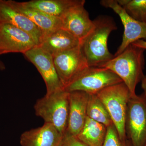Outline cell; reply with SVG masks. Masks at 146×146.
<instances>
[{
  "label": "cell",
  "instance_id": "obj_1",
  "mask_svg": "<svg viewBox=\"0 0 146 146\" xmlns=\"http://www.w3.org/2000/svg\"><path fill=\"white\" fill-rule=\"evenodd\" d=\"M94 21V28L80 46L89 67H100L114 57L108 50V41L110 35L117 28L108 16H100Z\"/></svg>",
  "mask_w": 146,
  "mask_h": 146
},
{
  "label": "cell",
  "instance_id": "obj_2",
  "mask_svg": "<svg viewBox=\"0 0 146 146\" xmlns=\"http://www.w3.org/2000/svg\"><path fill=\"white\" fill-rule=\"evenodd\" d=\"M145 50L131 44L100 67L107 68L119 76L128 88L131 96L136 95V86L145 76Z\"/></svg>",
  "mask_w": 146,
  "mask_h": 146
},
{
  "label": "cell",
  "instance_id": "obj_3",
  "mask_svg": "<svg viewBox=\"0 0 146 146\" xmlns=\"http://www.w3.org/2000/svg\"><path fill=\"white\" fill-rule=\"evenodd\" d=\"M69 93L64 89L46 94L36 101L34 110L36 116L45 123L51 124L64 135L68 127Z\"/></svg>",
  "mask_w": 146,
  "mask_h": 146
},
{
  "label": "cell",
  "instance_id": "obj_4",
  "mask_svg": "<svg viewBox=\"0 0 146 146\" xmlns=\"http://www.w3.org/2000/svg\"><path fill=\"white\" fill-rule=\"evenodd\" d=\"M96 95L107 110L121 141L126 142V117L131 96L128 88L123 82L108 87Z\"/></svg>",
  "mask_w": 146,
  "mask_h": 146
},
{
  "label": "cell",
  "instance_id": "obj_5",
  "mask_svg": "<svg viewBox=\"0 0 146 146\" xmlns=\"http://www.w3.org/2000/svg\"><path fill=\"white\" fill-rule=\"evenodd\" d=\"M123 82L116 74L107 68L89 67L64 88L68 92L81 91L89 94L97 93L110 86Z\"/></svg>",
  "mask_w": 146,
  "mask_h": 146
},
{
  "label": "cell",
  "instance_id": "obj_6",
  "mask_svg": "<svg viewBox=\"0 0 146 146\" xmlns=\"http://www.w3.org/2000/svg\"><path fill=\"white\" fill-rule=\"evenodd\" d=\"M126 133L132 146L146 143V98L145 95L131 96L129 101L125 121Z\"/></svg>",
  "mask_w": 146,
  "mask_h": 146
},
{
  "label": "cell",
  "instance_id": "obj_7",
  "mask_svg": "<svg viewBox=\"0 0 146 146\" xmlns=\"http://www.w3.org/2000/svg\"><path fill=\"white\" fill-rule=\"evenodd\" d=\"M52 57L64 89L89 67L80 46L59 53Z\"/></svg>",
  "mask_w": 146,
  "mask_h": 146
},
{
  "label": "cell",
  "instance_id": "obj_8",
  "mask_svg": "<svg viewBox=\"0 0 146 146\" xmlns=\"http://www.w3.org/2000/svg\"><path fill=\"white\" fill-rule=\"evenodd\" d=\"M100 4L106 8L112 9L119 16L124 27L121 43L114 56L123 52L129 45L140 39L146 40V24L131 18L117 0H102Z\"/></svg>",
  "mask_w": 146,
  "mask_h": 146
},
{
  "label": "cell",
  "instance_id": "obj_9",
  "mask_svg": "<svg viewBox=\"0 0 146 146\" xmlns=\"http://www.w3.org/2000/svg\"><path fill=\"white\" fill-rule=\"evenodd\" d=\"M23 54L34 65L42 76L46 87V94L64 89L58 75L51 55L37 46Z\"/></svg>",
  "mask_w": 146,
  "mask_h": 146
},
{
  "label": "cell",
  "instance_id": "obj_10",
  "mask_svg": "<svg viewBox=\"0 0 146 146\" xmlns=\"http://www.w3.org/2000/svg\"><path fill=\"white\" fill-rule=\"evenodd\" d=\"M35 46L27 33L10 24L0 23V55L9 53L24 54Z\"/></svg>",
  "mask_w": 146,
  "mask_h": 146
},
{
  "label": "cell",
  "instance_id": "obj_11",
  "mask_svg": "<svg viewBox=\"0 0 146 146\" xmlns=\"http://www.w3.org/2000/svg\"><path fill=\"white\" fill-rule=\"evenodd\" d=\"M85 1L71 7L61 17L62 29L66 30L80 41L91 33L95 26L84 7Z\"/></svg>",
  "mask_w": 146,
  "mask_h": 146
},
{
  "label": "cell",
  "instance_id": "obj_12",
  "mask_svg": "<svg viewBox=\"0 0 146 146\" xmlns=\"http://www.w3.org/2000/svg\"><path fill=\"white\" fill-rule=\"evenodd\" d=\"M0 23L10 24L31 36L36 46L42 43L44 34L41 29L26 16L13 8L8 1L0 0Z\"/></svg>",
  "mask_w": 146,
  "mask_h": 146
},
{
  "label": "cell",
  "instance_id": "obj_13",
  "mask_svg": "<svg viewBox=\"0 0 146 146\" xmlns=\"http://www.w3.org/2000/svg\"><path fill=\"white\" fill-rule=\"evenodd\" d=\"M69 112L66 133L77 136L83 128L87 118L89 94L81 91L69 92Z\"/></svg>",
  "mask_w": 146,
  "mask_h": 146
},
{
  "label": "cell",
  "instance_id": "obj_14",
  "mask_svg": "<svg viewBox=\"0 0 146 146\" xmlns=\"http://www.w3.org/2000/svg\"><path fill=\"white\" fill-rule=\"evenodd\" d=\"M64 135L51 124L27 131L20 138L22 146H60Z\"/></svg>",
  "mask_w": 146,
  "mask_h": 146
},
{
  "label": "cell",
  "instance_id": "obj_15",
  "mask_svg": "<svg viewBox=\"0 0 146 146\" xmlns=\"http://www.w3.org/2000/svg\"><path fill=\"white\" fill-rule=\"evenodd\" d=\"M7 1L13 8L26 16L38 27L43 32L44 37L58 29L62 28V21L60 18L29 8L24 5L23 2L12 0Z\"/></svg>",
  "mask_w": 146,
  "mask_h": 146
},
{
  "label": "cell",
  "instance_id": "obj_16",
  "mask_svg": "<svg viewBox=\"0 0 146 146\" xmlns=\"http://www.w3.org/2000/svg\"><path fill=\"white\" fill-rule=\"evenodd\" d=\"M80 42L66 30L61 28L44 36L39 46L52 56L79 46Z\"/></svg>",
  "mask_w": 146,
  "mask_h": 146
},
{
  "label": "cell",
  "instance_id": "obj_17",
  "mask_svg": "<svg viewBox=\"0 0 146 146\" xmlns=\"http://www.w3.org/2000/svg\"><path fill=\"white\" fill-rule=\"evenodd\" d=\"M84 0H32L22 2L27 7L34 9L50 16L61 18L71 7Z\"/></svg>",
  "mask_w": 146,
  "mask_h": 146
},
{
  "label": "cell",
  "instance_id": "obj_18",
  "mask_svg": "<svg viewBox=\"0 0 146 146\" xmlns=\"http://www.w3.org/2000/svg\"><path fill=\"white\" fill-rule=\"evenodd\" d=\"M107 127L88 117L77 138L88 146H102L106 136Z\"/></svg>",
  "mask_w": 146,
  "mask_h": 146
},
{
  "label": "cell",
  "instance_id": "obj_19",
  "mask_svg": "<svg viewBox=\"0 0 146 146\" xmlns=\"http://www.w3.org/2000/svg\"><path fill=\"white\" fill-rule=\"evenodd\" d=\"M87 116L107 127L112 123L107 110L96 94H89Z\"/></svg>",
  "mask_w": 146,
  "mask_h": 146
},
{
  "label": "cell",
  "instance_id": "obj_20",
  "mask_svg": "<svg viewBox=\"0 0 146 146\" xmlns=\"http://www.w3.org/2000/svg\"><path fill=\"white\" fill-rule=\"evenodd\" d=\"M117 1L131 18L146 24V0Z\"/></svg>",
  "mask_w": 146,
  "mask_h": 146
},
{
  "label": "cell",
  "instance_id": "obj_21",
  "mask_svg": "<svg viewBox=\"0 0 146 146\" xmlns=\"http://www.w3.org/2000/svg\"><path fill=\"white\" fill-rule=\"evenodd\" d=\"M102 146H131L127 141L124 142L120 139L117 131L112 123L107 127L106 136Z\"/></svg>",
  "mask_w": 146,
  "mask_h": 146
},
{
  "label": "cell",
  "instance_id": "obj_22",
  "mask_svg": "<svg viewBox=\"0 0 146 146\" xmlns=\"http://www.w3.org/2000/svg\"><path fill=\"white\" fill-rule=\"evenodd\" d=\"M60 146H88L80 140L76 136L65 133Z\"/></svg>",
  "mask_w": 146,
  "mask_h": 146
},
{
  "label": "cell",
  "instance_id": "obj_23",
  "mask_svg": "<svg viewBox=\"0 0 146 146\" xmlns=\"http://www.w3.org/2000/svg\"><path fill=\"white\" fill-rule=\"evenodd\" d=\"M132 44L143 49L146 50V40L140 39L134 42Z\"/></svg>",
  "mask_w": 146,
  "mask_h": 146
},
{
  "label": "cell",
  "instance_id": "obj_24",
  "mask_svg": "<svg viewBox=\"0 0 146 146\" xmlns=\"http://www.w3.org/2000/svg\"><path fill=\"white\" fill-rule=\"evenodd\" d=\"M141 82V87L144 91V95L146 98V75L144 76Z\"/></svg>",
  "mask_w": 146,
  "mask_h": 146
},
{
  "label": "cell",
  "instance_id": "obj_25",
  "mask_svg": "<svg viewBox=\"0 0 146 146\" xmlns=\"http://www.w3.org/2000/svg\"><path fill=\"white\" fill-rule=\"evenodd\" d=\"M6 69L5 65L2 61L0 60V71H3Z\"/></svg>",
  "mask_w": 146,
  "mask_h": 146
},
{
  "label": "cell",
  "instance_id": "obj_26",
  "mask_svg": "<svg viewBox=\"0 0 146 146\" xmlns=\"http://www.w3.org/2000/svg\"><path fill=\"white\" fill-rule=\"evenodd\" d=\"M145 146H146V143L145 144Z\"/></svg>",
  "mask_w": 146,
  "mask_h": 146
}]
</instances>
